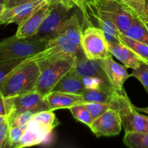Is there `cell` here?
<instances>
[{
    "label": "cell",
    "mask_w": 148,
    "mask_h": 148,
    "mask_svg": "<svg viewBox=\"0 0 148 148\" xmlns=\"http://www.w3.org/2000/svg\"><path fill=\"white\" fill-rule=\"evenodd\" d=\"M109 50L111 54L127 68L137 69L143 63V61L130 48L119 41L109 42Z\"/></svg>",
    "instance_id": "cell-16"
},
{
    "label": "cell",
    "mask_w": 148,
    "mask_h": 148,
    "mask_svg": "<svg viewBox=\"0 0 148 148\" xmlns=\"http://www.w3.org/2000/svg\"><path fill=\"white\" fill-rule=\"evenodd\" d=\"M34 114L35 113L31 111H23L10 114L8 117L10 127H26Z\"/></svg>",
    "instance_id": "cell-29"
},
{
    "label": "cell",
    "mask_w": 148,
    "mask_h": 148,
    "mask_svg": "<svg viewBox=\"0 0 148 148\" xmlns=\"http://www.w3.org/2000/svg\"><path fill=\"white\" fill-rule=\"evenodd\" d=\"M26 127H10L8 134L9 148H19L20 140Z\"/></svg>",
    "instance_id": "cell-31"
},
{
    "label": "cell",
    "mask_w": 148,
    "mask_h": 148,
    "mask_svg": "<svg viewBox=\"0 0 148 148\" xmlns=\"http://www.w3.org/2000/svg\"><path fill=\"white\" fill-rule=\"evenodd\" d=\"M134 17L143 20L145 17L146 0H117Z\"/></svg>",
    "instance_id": "cell-25"
},
{
    "label": "cell",
    "mask_w": 148,
    "mask_h": 148,
    "mask_svg": "<svg viewBox=\"0 0 148 148\" xmlns=\"http://www.w3.org/2000/svg\"><path fill=\"white\" fill-rule=\"evenodd\" d=\"M50 4H61L68 10H71L73 7L80 6L82 0H48Z\"/></svg>",
    "instance_id": "cell-35"
},
{
    "label": "cell",
    "mask_w": 148,
    "mask_h": 148,
    "mask_svg": "<svg viewBox=\"0 0 148 148\" xmlns=\"http://www.w3.org/2000/svg\"><path fill=\"white\" fill-rule=\"evenodd\" d=\"M82 32L83 30H82L79 17L76 14H73L68 18L64 25L63 26L59 33L65 35L74 44L82 49L81 38H82Z\"/></svg>",
    "instance_id": "cell-19"
},
{
    "label": "cell",
    "mask_w": 148,
    "mask_h": 148,
    "mask_svg": "<svg viewBox=\"0 0 148 148\" xmlns=\"http://www.w3.org/2000/svg\"><path fill=\"white\" fill-rule=\"evenodd\" d=\"M51 4L49 1L40 6L27 19L18 25L15 36L20 38H30L36 35L45 17L49 14Z\"/></svg>",
    "instance_id": "cell-13"
},
{
    "label": "cell",
    "mask_w": 148,
    "mask_h": 148,
    "mask_svg": "<svg viewBox=\"0 0 148 148\" xmlns=\"http://www.w3.org/2000/svg\"><path fill=\"white\" fill-rule=\"evenodd\" d=\"M33 118L52 130H54L60 124V122L52 110H46V111H42L36 113L33 115Z\"/></svg>",
    "instance_id": "cell-27"
},
{
    "label": "cell",
    "mask_w": 148,
    "mask_h": 148,
    "mask_svg": "<svg viewBox=\"0 0 148 148\" xmlns=\"http://www.w3.org/2000/svg\"><path fill=\"white\" fill-rule=\"evenodd\" d=\"M100 11L110 19L121 33L125 32L134 22L135 17L119 1L114 0H92Z\"/></svg>",
    "instance_id": "cell-8"
},
{
    "label": "cell",
    "mask_w": 148,
    "mask_h": 148,
    "mask_svg": "<svg viewBox=\"0 0 148 148\" xmlns=\"http://www.w3.org/2000/svg\"><path fill=\"white\" fill-rule=\"evenodd\" d=\"M83 104L91 114L93 119L102 115L108 108L111 107V103H108L86 102L83 103Z\"/></svg>",
    "instance_id": "cell-30"
},
{
    "label": "cell",
    "mask_w": 148,
    "mask_h": 148,
    "mask_svg": "<svg viewBox=\"0 0 148 148\" xmlns=\"http://www.w3.org/2000/svg\"><path fill=\"white\" fill-rule=\"evenodd\" d=\"M81 48L85 56L92 60L105 59L112 55L105 33L101 29L95 26L90 25L83 30Z\"/></svg>",
    "instance_id": "cell-5"
},
{
    "label": "cell",
    "mask_w": 148,
    "mask_h": 148,
    "mask_svg": "<svg viewBox=\"0 0 148 148\" xmlns=\"http://www.w3.org/2000/svg\"><path fill=\"white\" fill-rule=\"evenodd\" d=\"M76 59V57L64 58L43 68L34 90L43 95L50 92L58 81L73 67Z\"/></svg>",
    "instance_id": "cell-6"
},
{
    "label": "cell",
    "mask_w": 148,
    "mask_h": 148,
    "mask_svg": "<svg viewBox=\"0 0 148 148\" xmlns=\"http://www.w3.org/2000/svg\"><path fill=\"white\" fill-rule=\"evenodd\" d=\"M85 90L82 78L71 69L58 81L51 91L82 95Z\"/></svg>",
    "instance_id": "cell-18"
},
{
    "label": "cell",
    "mask_w": 148,
    "mask_h": 148,
    "mask_svg": "<svg viewBox=\"0 0 148 148\" xmlns=\"http://www.w3.org/2000/svg\"><path fill=\"white\" fill-rule=\"evenodd\" d=\"M84 55L81 49L74 44L65 35L58 33L47 40L46 47L31 59L43 69L52 62L68 57H79Z\"/></svg>",
    "instance_id": "cell-2"
},
{
    "label": "cell",
    "mask_w": 148,
    "mask_h": 148,
    "mask_svg": "<svg viewBox=\"0 0 148 148\" xmlns=\"http://www.w3.org/2000/svg\"><path fill=\"white\" fill-rule=\"evenodd\" d=\"M131 77L138 79L148 93V64L143 62L137 69H132Z\"/></svg>",
    "instance_id": "cell-32"
},
{
    "label": "cell",
    "mask_w": 148,
    "mask_h": 148,
    "mask_svg": "<svg viewBox=\"0 0 148 148\" xmlns=\"http://www.w3.org/2000/svg\"><path fill=\"white\" fill-rule=\"evenodd\" d=\"M72 69L81 78L85 77H98L109 82L105 72L97 60L88 59L85 54L77 58Z\"/></svg>",
    "instance_id": "cell-17"
},
{
    "label": "cell",
    "mask_w": 148,
    "mask_h": 148,
    "mask_svg": "<svg viewBox=\"0 0 148 148\" xmlns=\"http://www.w3.org/2000/svg\"><path fill=\"white\" fill-rule=\"evenodd\" d=\"M48 40L20 38L14 36L0 41V61L25 59L33 56L46 47Z\"/></svg>",
    "instance_id": "cell-4"
},
{
    "label": "cell",
    "mask_w": 148,
    "mask_h": 148,
    "mask_svg": "<svg viewBox=\"0 0 148 148\" xmlns=\"http://www.w3.org/2000/svg\"><path fill=\"white\" fill-rule=\"evenodd\" d=\"M143 20H146L148 22V0H146L145 9V17Z\"/></svg>",
    "instance_id": "cell-37"
},
{
    "label": "cell",
    "mask_w": 148,
    "mask_h": 148,
    "mask_svg": "<svg viewBox=\"0 0 148 148\" xmlns=\"http://www.w3.org/2000/svg\"><path fill=\"white\" fill-rule=\"evenodd\" d=\"M114 1H117V0H114Z\"/></svg>",
    "instance_id": "cell-42"
},
{
    "label": "cell",
    "mask_w": 148,
    "mask_h": 148,
    "mask_svg": "<svg viewBox=\"0 0 148 148\" xmlns=\"http://www.w3.org/2000/svg\"><path fill=\"white\" fill-rule=\"evenodd\" d=\"M82 82L86 90H99L112 92L115 90L109 82L98 77H82Z\"/></svg>",
    "instance_id": "cell-23"
},
{
    "label": "cell",
    "mask_w": 148,
    "mask_h": 148,
    "mask_svg": "<svg viewBox=\"0 0 148 148\" xmlns=\"http://www.w3.org/2000/svg\"><path fill=\"white\" fill-rule=\"evenodd\" d=\"M136 108H137V111H139L140 112H143L148 114V106L146 107V108H137V107H136Z\"/></svg>",
    "instance_id": "cell-38"
},
{
    "label": "cell",
    "mask_w": 148,
    "mask_h": 148,
    "mask_svg": "<svg viewBox=\"0 0 148 148\" xmlns=\"http://www.w3.org/2000/svg\"><path fill=\"white\" fill-rule=\"evenodd\" d=\"M13 97L6 98L0 94V115L10 116L12 111Z\"/></svg>",
    "instance_id": "cell-33"
},
{
    "label": "cell",
    "mask_w": 148,
    "mask_h": 148,
    "mask_svg": "<svg viewBox=\"0 0 148 148\" xmlns=\"http://www.w3.org/2000/svg\"><path fill=\"white\" fill-rule=\"evenodd\" d=\"M122 34L148 46V30L143 21L137 17L134 18L130 27Z\"/></svg>",
    "instance_id": "cell-20"
},
{
    "label": "cell",
    "mask_w": 148,
    "mask_h": 148,
    "mask_svg": "<svg viewBox=\"0 0 148 148\" xmlns=\"http://www.w3.org/2000/svg\"><path fill=\"white\" fill-rule=\"evenodd\" d=\"M33 0H6L4 5H5L6 8H9V7H14V6L24 4V3L29 2Z\"/></svg>",
    "instance_id": "cell-36"
},
{
    "label": "cell",
    "mask_w": 148,
    "mask_h": 148,
    "mask_svg": "<svg viewBox=\"0 0 148 148\" xmlns=\"http://www.w3.org/2000/svg\"><path fill=\"white\" fill-rule=\"evenodd\" d=\"M40 72L37 62L27 58L0 84V94L10 98L34 90Z\"/></svg>",
    "instance_id": "cell-1"
},
{
    "label": "cell",
    "mask_w": 148,
    "mask_h": 148,
    "mask_svg": "<svg viewBox=\"0 0 148 148\" xmlns=\"http://www.w3.org/2000/svg\"><path fill=\"white\" fill-rule=\"evenodd\" d=\"M5 1L6 0H0V3H1V4H5Z\"/></svg>",
    "instance_id": "cell-41"
},
{
    "label": "cell",
    "mask_w": 148,
    "mask_h": 148,
    "mask_svg": "<svg viewBox=\"0 0 148 148\" xmlns=\"http://www.w3.org/2000/svg\"><path fill=\"white\" fill-rule=\"evenodd\" d=\"M8 116H1L0 115V124L8 119Z\"/></svg>",
    "instance_id": "cell-39"
},
{
    "label": "cell",
    "mask_w": 148,
    "mask_h": 148,
    "mask_svg": "<svg viewBox=\"0 0 148 148\" xmlns=\"http://www.w3.org/2000/svg\"><path fill=\"white\" fill-rule=\"evenodd\" d=\"M46 110L51 109L46 103L45 95L32 90L13 97L12 111L10 114L23 111H31L36 114Z\"/></svg>",
    "instance_id": "cell-10"
},
{
    "label": "cell",
    "mask_w": 148,
    "mask_h": 148,
    "mask_svg": "<svg viewBox=\"0 0 148 148\" xmlns=\"http://www.w3.org/2000/svg\"><path fill=\"white\" fill-rule=\"evenodd\" d=\"M90 128L98 137L118 135L122 128L119 111L111 106L102 115L93 119Z\"/></svg>",
    "instance_id": "cell-9"
},
{
    "label": "cell",
    "mask_w": 148,
    "mask_h": 148,
    "mask_svg": "<svg viewBox=\"0 0 148 148\" xmlns=\"http://www.w3.org/2000/svg\"><path fill=\"white\" fill-rule=\"evenodd\" d=\"M46 103L51 110L64 109L73 106L84 103V98L82 95L69 93V92L51 91L45 95Z\"/></svg>",
    "instance_id": "cell-15"
},
{
    "label": "cell",
    "mask_w": 148,
    "mask_h": 148,
    "mask_svg": "<svg viewBox=\"0 0 148 148\" xmlns=\"http://www.w3.org/2000/svg\"><path fill=\"white\" fill-rule=\"evenodd\" d=\"M51 9L40 26V29L33 38L49 40L60 32L68 20L69 11L61 4H50Z\"/></svg>",
    "instance_id": "cell-7"
},
{
    "label": "cell",
    "mask_w": 148,
    "mask_h": 148,
    "mask_svg": "<svg viewBox=\"0 0 148 148\" xmlns=\"http://www.w3.org/2000/svg\"><path fill=\"white\" fill-rule=\"evenodd\" d=\"M111 104L119 111L124 131L148 132V116L137 111L124 89L114 90Z\"/></svg>",
    "instance_id": "cell-3"
},
{
    "label": "cell",
    "mask_w": 148,
    "mask_h": 148,
    "mask_svg": "<svg viewBox=\"0 0 148 148\" xmlns=\"http://www.w3.org/2000/svg\"><path fill=\"white\" fill-rule=\"evenodd\" d=\"M9 129L10 123L7 119L0 124V148H9Z\"/></svg>",
    "instance_id": "cell-34"
},
{
    "label": "cell",
    "mask_w": 148,
    "mask_h": 148,
    "mask_svg": "<svg viewBox=\"0 0 148 148\" xmlns=\"http://www.w3.org/2000/svg\"><path fill=\"white\" fill-rule=\"evenodd\" d=\"M5 5H4V4H1V3H0V16H1V13L3 12V11L4 10V9H5Z\"/></svg>",
    "instance_id": "cell-40"
},
{
    "label": "cell",
    "mask_w": 148,
    "mask_h": 148,
    "mask_svg": "<svg viewBox=\"0 0 148 148\" xmlns=\"http://www.w3.org/2000/svg\"><path fill=\"white\" fill-rule=\"evenodd\" d=\"M105 72L108 81L113 88L116 90L124 89V84L129 77H131L124 64L115 62L112 55H110L105 59L97 60Z\"/></svg>",
    "instance_id": "cell-12"
},
{
    "label": "cell",
    "mask_w": 148,
    "mask_h": 148,
    "mask_svg": "<svg viewBox=\"0 0 148 148\" xmlns=\"http://www.w3.org/2000/svg\"><path fill=\"white\" fill-rule=\"evenodd\" d=\"M27 59V58L0 61V84L14 69H17L20 65L25 62Z\"/></svg>",
    "instance_id": "cell-28"
},
{
    "label": "cell",
    "mask_w": 148,
    "mask_h": 148,
    "mask_svg": "<svg viewBox=\"0 0 148 148\" xmlns=\"http://www.w3.org/2000/svg\"><path fill=\"white\" fill-rule=\"evenodd\" d=\"M69 110L74 118L76 119L77 121L85 124L88 127H90L93 119L86 107L85 106L83 103L73 106L70 107Z\"/></svg>",
    "instance_id": "cell-26"
},
{
    "label": "cell",
    "mask_w": 148,
    "mask_h": 148,
    "mask_svg": "<svg viewBox=\"0 0 148 148\" xmlns=\"http://www.w3.org/2000/svg\"><path fill=\"white\" fill-rule=\"evenodd\" d=\"M52 131L53 130L44 124L32 118L26 126L19 148L31 147L45 143L51 135Z\"/></svg>",
    "instance_id": "cell-14"
},
{
    "label": "cell",
    "mask_w": 148,
    "mask_h": 148,
    "mask_svg": "<svg viewBox=\"0 0 148 148\" xmlns=\"http://www.w3.org/2000/svg\"><path fill=\"white\" fill-rule=\"evenodd\" d=\"M114 92H110L99 90H85L82 95L84 98V103L98 102L110 103L112 101Z\"/></svg>",
    "instance_id": "cell-24"
},
{
    "label": "cell",
    "mask_w": 148,
    "mask_h": 148,
    "mask_svg": "<svg viewBox=\"0 0 148 148\" xmlns=\"http://www.w3.org/2000/svg\"><path fill=\"white\" fill-rule=\"evenodd\" d=\"M123 142L130 148H148V132H125Z\"/></svg>",
    "instance_id": "cell-21"
},
{
    "label": "cell",
    "mask_w": 148,
    "mask_h": 148,
    "mask_svg": "<svg viewBox=\"0 0 148 148\" xmlns=\"http://www.w3.org/2000/svg\"><path fill=\"white\" fill-rule=\"evenodd\" d=\"M48 0H33L29 2L5 8L0 16V25H20Z\"/></svg>",
    "instance_id": "cell-11"
},
{
    "label": "cell",
    "mask_w": 148,
    "mask_h": 148,
    "mask_svg": "<svg viewBox=\"0 0 148 148\" xmlns=\"http://www.w3.org/2000/svg\"><path fill=\"white\" fill-rule=\"evenodd\" d=\"M119 41L132 49L144 63L148 64V46L121 33Z\"/></svg>",
    "instance_id": "cell-22"
}]
</instances>
